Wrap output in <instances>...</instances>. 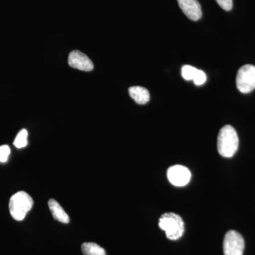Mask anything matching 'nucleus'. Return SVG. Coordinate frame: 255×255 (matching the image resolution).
Returning a JSON list of instances; mask_svg holds the SVG:
<instances>
[{"instance_id":"1","label":"nucleus","mask_w":255,"mask_h":255,"mask_svg":"<svg viewBox=\"0 0 255 255\" xmlns=\"http://www.w3.org/2000/svg\"><path fill=\"white\" fill-rule=\"evenodd\" d=\"M239 146V138L236 129L230 125L223 127L218 135L217 147L220 155L223 157H232Z\"/></svg>"},{"instance_id":"2","label":"nucleus","mask_w":255,"mask_h":255,"mask_svg":"<svg viewBox=\"0 0 255 255\" xmlns=\"http://www.w3.org/2000/svg\"><path fill=\"white\" fill-rule=\"evenodd\" d=\"M159 227L166 233L171 241H177L182 238L184 233V223L179 215L166 213L159 220Z\"/></svg>"},{"instance_id":"3","label":"nucleus","mask_w":255,"mask_h":255,"mask_svg":"<svg viewBox=\"0 0 255 255\" xmlns=\"http://www.w3.org/2000/svg\"><path fill=\"white\" fill-rule=\"evenodd\" d=\"M33 206V200L31 196L25 191H18L10 198V214L16 221H23Z\"/></svg>"},{"instance_id":"4","label":"nucleus","mask_w":255,"mask_h":255,"mask_svg":"<svg viewBox=\"0 0 255 255\" xmlns=\"http://www.w3.org/2000/svg\"><path fill=\"white\" fill-rule=\"evenodd\" d=\"M237 88L242 93L248 94L255 89V66L243 65L239 69L236 78Z\"/></svg>"},{"instance_id":"5","label":"nucleus","mask_w":255,"mask_h":255,"mask_svg":"<svg viewBox=\"0 0 255 255\" xmlns=\"http://www.w3.org/2000/svg\"><path fill=\"white\" fill-rule=\"evenodd\" d=\"M245 241L239 233L230 231L225 236L223 241L224 255H243Z\"/></svg>"},{"instance_id":"6","label":"nucleus","mask_w":255,"mask_h":255,"mask_svg":"<svg viewBox=\"0 0 255 255\" xmlns=\"http://www.w3.org/2000/svg\"><path fill=\"white\" fill-rule=\"evenodd\" d=\"M191 174L189 169L184 166L176 164L167 170L169 182L175 187H184L190 182Z\"/></svg>"},{"instance_id":"7","label":"nucleus","mask_w":255,"mask_h":255,"mask_svg":"<svg viewBox=\"0 0 255 255\" xmlns=\"http://www.w3.org/2000/svg\"><path fill=\"white\" fill-rule=\"evenodd\" d=\"M69 65L72 68L78 69L82 71H92L94 64L91 60L79 50H73L68 57Z\"/></svg>"},{"instance_id":"8","label":"nucleus","mask_w":255,"mask_h":255,"mask_svg":"<svg viewBox=\"0 0 255 255\" xmlns=\"http://www.w3.org/2000/svg\"><path fill=\"white\" fill-rule=\"evenodd\" d=\"M179 7L189 19L196 21L202 16L201 6L197 0H177Z\"/></svg>"},{"instance_id":"9","label":"nucleus","mask_w":255,"mask_h":255,"mask_svg":"<svg viewBox=\"0 0 255 255\" xmlns=\"http://www.w3.org/2000/svg\"><path fill=\"white\" fill-rule=\"evenodd\" d=\"M48 207L55 220L65 224L70 222V218L68 214L64 211L58 201L54 199H50L48 201Z\"/></svg>"},{"instance_id":"10","label":"nucleus","mask_w":255,"mask_h":255,"mask_svg":"<svg viewBox=\"0 0 255 255\" xmlns=\"http://www.w3.org/2000/svg\"><path fill=\"white\" fill-rule=\"evenodd\" d=\"M129 95L138 105H145L150 100L148 90L140 86L131 87L128 90Z\"/></svg>"},{"instance_id":"11","label":"nucleus","mask_w":255,"mask_h":255,"mask_svg":"<svg viewBox=\"0 0 255 255\" xmlns=\"http://www.w3.org/2000/svg\"><path fill=\"white\" fill-rule=\"evenodd\" d=\"M81 249L84 255H106L105 249L94 243H83Z\"/></svg>"},{"instance_id":"12","label":"nucleus","mask_w":255,"mask_h":255,"mask_svg":"<svg viewBox=\"0 0 255 255\" xmlns=\"http://www.w3.org/2000/svg\"><path fill=\"white\" fill-rule=\"evenodd\" d=\"M28 132L26 129L20 130L14 141V145L17 148L26 147L28 144Z\"/></svg>"},{"instance_id":"13","label":"nucleus","mask_w":255,"mask_h":255,"mask_svg":"<svg viewBox=\"0 0 255 255\" xmlns=\"http://www.w3.org/2000/svg\"><path fill=\"white\" fill-rule=\"evenodd\" d=\"M198 69L191 65H184L182 68V76L185 80H193Z\"/></svg>"},{"instance_id":"14","label":"nucleus","mask_w":255,"mask_h":255,"mask_svg":"<svg viewBox=\"0 0 255 255\" xmlns=\"http://www.w3.org/2000/svg\"><path fill=\"white\" fill-rule=\"evenodd\" d=\"M194 84L196 85H202L203 84L205 83L206 81V75L205 73L202 70H198L196 72L195 76L193 79Z\"/></svg>"},{"instance_id":"15","label":"nucleus","mask_w":255,"mask_h":255,"mask_svg":"<svg viewBox=\"0 0 255 255\" xmlns=\"http://www.w3.org/2000/svg\"><path fill=\"white\" fill-rule=\"evenodd\" d=\"M10 148L6 145L0 146V162H6L8 160V157L10 155Z\"/></svg>"},{"instance_id":"16","label":"nucleus","mask_w":255,"mask_h":255,"mask_svg":"<svg viewBox=\"0 0 255 255\" xmlns=\"http://www.w3.org/2000/svg\"><path fill=\"white\" fill-rule=\"evenodd\" d=\"M219 6L226 11H231L233 8V0H216Z\"/></svg>"}]
</instances>
